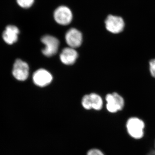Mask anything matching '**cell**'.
<instances>
[{"label":"cell","instance_id":"6da1fadb","mask_svg":"<svg viewBox=\"0 0 155 155\" xmlns=\"http://www.w3.org/2000/svg\"><path fill=\"white\" fill-rule=\"evenodd\" d=\"M124 128L126 135L133 141H140L145 138L147 123L140 117L137 116L128 117L125 121Z\"/></svg>","mask_w":155,"mask_h":155},{"label":"cell","instance_id":"7a4b0ae2","mask_svg":"<svg viewBox=\"0 0 155 155\" xmlns=\"http://www.w3.org/2000/svg\"><path fill=\"white\" fill-rule=\"evenodd\" d=\"M106 108L108 112L115 114L122 111L125 107V101L121 96L117 93L109 94L106 96Z\"/></svg>","mask_w":155,"mask_h":155},{"label":"cell","instance_id":"3957f363","mask_svg":"<svg viewBox=\"0 0 155 155\" xmlns=\"http://www.w3.org/2000/svg\"><path fill=\"white\" fill-rule=\"evenodd\" d=\"M42 42L45 46L42 50L43 54L48 57H52L58 52L60 42L58 39L51 35H45L42 37Z\"/></svg>","mask_w":155,"mask_h":155},{"label":"cell","instance_id":"277c9868","mask_svg":"<svg viewBox=\"0 0 155 155\" xmlns=\"http://www.w3.org/2000/svg\"><path fill=\"white\" fill-rule=\"evenodd\" d=\"M105 25L108 31L112 33L118 34L124 29L125 22L122 17L110 15L106 19Z\"/></svg>","mask_w":155,"mask_h":155},{"label":"cell","instance_id":"5b68a950","mask_svg":"<svg viewBox=\"0 0 155 155\" xmlns=\"http://www.w3.org/2000/svg\"><path fill=\"white\" fill-rule=\"evenodd\" d=\"M54 18L58 24L67 25L72 21V14L69 8L62 6L56 9L54 14Z\"/></svg>","mask_w":155,"mask_h":155},{"label":"cell","instance_id":"8992f818","mask_svg":"<svg viewBox=\"0 0 155 155\" xmlns=\"http://www.w3.org/2000/svg\"><path fill=\"white\" fill-rule=\"evenodd\" d=\"M12 73L18 80L24 81L26 80L29 75L28 64L20 59H17L14 63Z\"/></svg>","mask_w":155,"mask_h":155},{"label":"cell","instance_id":"52a82bcc","mask_svg":"<svg viewBox=\"0 0 155 155\" xmlns=\"http://www.w3.org/2000/svg\"><path fill=\"white\" fill-rule=\"evenodd\" d=\"M34 83L37 86L45 87L51 83L53 79L52 75L47 70L41 69L37 70L33 75Z\"/></svg>","mask_w":155,"mask_h":155},{"label":"cell","instance_id":"ba28073f","mask_svg":"<svg viewBox=\"0 0 155 155\" xmlns=\"http://www.w3.org/2000/svg\"><path fill=\"white\" fill-rule=\"evenodd\" d=\"M65 38L67 45L73 48L79 47L82 43V34L76 28H72L68 30Z\"/></svg>","mask_w":155,"mask_h":155},{"label":"cell","instance_id":"9c48e42d","mask_svg":"<svg viewBox=\"0 0 155 155\" xmlns=\"http://www.w3.org/2000/svg\"><path fill=\"white\" fill-rule=\"evenodd\" d=\"M78 53L73 48L69 47L64 49L60 54L61 62L65 65H72L77 59Z\"/></svg>","mask_w":155,"mask_h":155},{"label":"cell","instance_id":"30bf717a","mask_svg":"<svg viewBox=\"0 0 155 155\" xmlns=\"http://www.w3.org/2000/svg\"><path fill=\"white\" fill-rule=\"evenodd\" d=\"M19 30L14 25H8L3 33V38L5 42L12 45L16 42L18 39Z\"/></svg>","mask_w":155,"mask_h":155},{"label":"cell","instance_id":"8fae6325","mask_svg":"<svg viewBox=\"0 0 155 155\" xmlns=\"http://www.w3.org/2000/svg\"><path fill=\"white\" fill-rule=\"evenodd\" d=\"M91 101L92 109L96 110H100L103 107V100L98 95L92 93L90 94Z\"/></svg>","mask_w":155,"mask_h":155},{"label":"cell","instance_id":"7c38bea8","mask_svg":"<svg viewBox=\"0 0 155 155\" xmlns=\"http://www.w3.org/2000/svg\"><path fill=\"white\" fill-rule=\"evenodd\" d=\"M82 106L86 110H89L92 109L91 101L89 95H86L84 96L82 100Z\"/></svg>","mask_w":155,"mask_h":155},{"label":"cell","instance_id":"4fadbf2b","mask_svg":"<svg viewBox=\"0 0 155 155\" xmlns=\"http://www.w3.org/2000/svg\"><path fill=\"white\" fill-rule=\"evenodd\" d=\"M17 4L24 8H30L33 5L34 0H17Z\"/></svg>","mask_w":155,"mask_h":155},{"label":"cell","instance_id":"5bb4252c","mask_svg":"<svg viewBox=\"0 0 155 155\" xmlns=\"http://www.w3.org/2000/svg\"><path fill=\"white\" fill-rule=\"evenodd\" d=\"M87 155H105L101 150L98 149H92L87 152Z\"/></svg>","mask_w":155,"mask_h":155},{"label":"cell","instance_id":"9a60e30c","mask_svg":"<svg viewBox=\"0 0 155 155\" xmlns=\"http://www.w3.org/2000/svg\"><path fill=\"white\" fill-rule=\"evenodd\" d=\"M149 67L151 75L155 78V59H152L150 61Z\"/></svg>","mask_w":155,"mask_h":155},{"label":"cell","instance_id":"2e32d148","mask_svg":"<svg viewBox=\"0 0 155 155\" xmlns=\"http://www.w3.org/2000/svg\"><path fill=\"white\" fill-rule=\"evenodd\" d=\"M153 148L155 153V138L153 142Z\"/></svg>","mask_w":155,"mask_h":155}]
</instances>
